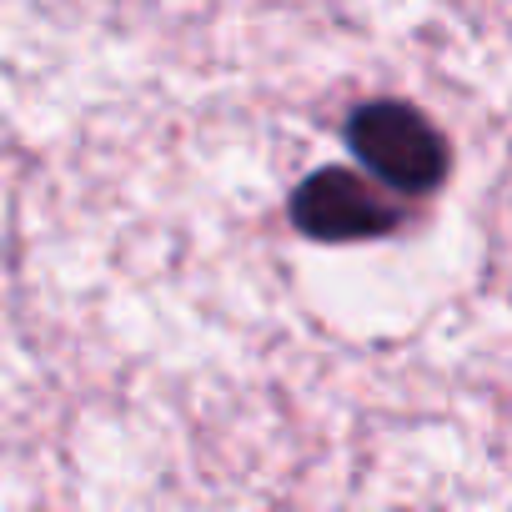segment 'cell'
<instances>
[{
  "instance_id": "obj_1",
  "label": "cell",
  "mask_w": 512,
  "mask_h": 512,
  "mask_svg": "<svg viewBox=\"0 0 512 512\" xmlns=\"http://www.w3.org/2000/svg\"><path fill=\"white\" fill-rule=\"evenodd\" d=\"M342 141L397 196H432L447 181V166H452V146H447L442 126L422 106L392 101V96L362 101L347 116Z\"/></svg>"
},
{
  "instance_id": "obj_2",
  "label": "cell",
  "mask_w": 512,
  "mask_h": 512,
  "mask_svg": "<svg viewBox=\"0 0 512 512\" xmlns=\"http://www.w3.org/2000/svg\"><path fill=\"white\" fill-rule=\"evenodd\" d=\"M287 221L307 241H372L402 231L407 211L352 166H322L287 196Z\"/></svg>"
}]
</instances>
